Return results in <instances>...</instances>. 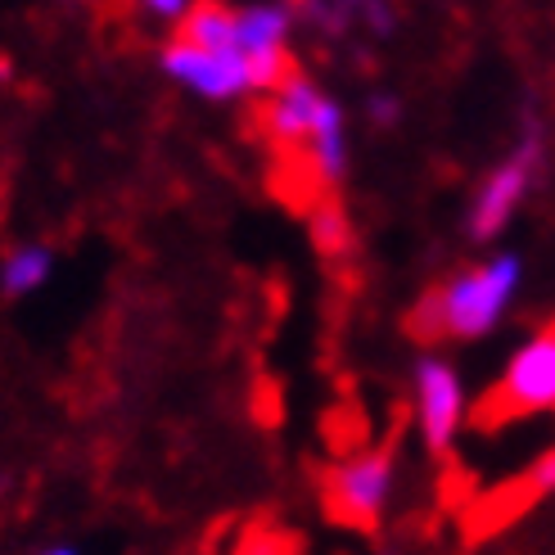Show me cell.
Returning a JSON list of instances; mask_svg holds the SVG:
<instances>
[{
  "instance_id": "8992f818",
  "label": "cell",
  "mask_w": 555,
  "mask_h": 555,
  "mask_svg": "<svg viewBox=\"0 0 555 555\" xmlns=\"http://www.w3.org/2000/svg\"><path fill=\"white\" fill-rule=\"evenodd\" d=\"M538 163H542V135H538V127H529V135L515 145V154L483 177L475 204H469V235L492 240L506 231V221L515 217V208L524 204V194L533 185Z\"/></svg>"
},
{
  "instance_id": "7a4b0ae2",
  "label": "cell",
  "mask_w": 555,
  "mask_h": 555,
  "mask_svg": "<svg viewBox=\"0 0 555 555\" xmlns=\"http://www.w3.org/2000/svg\"><path fill=\"white\" fill-rule=\"evenodd\" d=\"M398 483H402V475H398L393 452H384V448L352 452L330 465L325 511L344 524H357V529H375V524H384L388 511H393Z\"/></svg>"
},
{
  "instance_id": "9c48e42d",
  "label": "cell",
  "mask_w": 555,
  "mask_h": 555,
  "mask_svg": "<svg viewBox=\"0 0 555 555\" xmlns=\"http://www.w3.org/2000/svg\"><path fill=\"white\" fill-rule=\"evenodd\" d=\"M308 158H312V172L325 181V185H339L348 177V118H344V104L330 100L321 104V114L312 122V135H308Z\"/></svg>"
},
{
  "instance_id": "277c9868",
  "label": "cell",
  "mask_w": 555,
  "mask_h": 555,
  "mask_svg": "<svg viewBox=\"0 0 555 555\" xmlns=\"http://www.w3.org/2000/svg\"><path fill=\"white\" fill-rule=\"evenodd\" d=\"M158 68L212 104H235L244 95H258L254 64H248V54H240L235 46L204 50V46H190V41L172 37L158 54Z\"/></svg>"
},
{
  "instance_id": "9a60e30c",
  "label": "cell",
  "mask_w": 555,
  "mask_h": 555,
  "mask_svg": "<svg viewBox=\"0 0 555 555\" xmlns=\"http://www.w3.org/2000/svg\"><path fill=\"white\" fill-rule=\"evenodd\" d=\"M529 492H533V496H555V448H546V452L529 465Z\"/></svg>"
},
{
  "instance_id": "3957f363",
  "label": "cell",
  "mask_w": 555,
  "mask_h": 555,
  "mask_svg": "<svg viewBox=\"0 0 555 555\" xmlns=\"http://www.w3.org/2000/svg\"><path fill=\"white\" fill-rule=\"evenodd\" d=\"M411 415L429 452H452L469 421V388L448 357L425 352L411 371Z\"/></svg>"
},
{
  "instance_id": "ac0fdd59",
  "label": "cell",
  "mask_w": 555,
  "mask_h": 555,
  "mask_svg": "<svg viewBox=\"0 0 555 555\" xmlns=\"http://www.w3.org/2000/svg\"><path fill=\"white\" fill-rule=\"evenodd\" d=\"M379 555H406V551H398V546H384V551H379Z\"/></svg>"
},
{
  "instance_id": "7c38bea8",
  "label": "cell",
  "mask_w": 555,
  "mask_h": 555,
  "mask_svg": "<svg viewBox=\"0 0 555 555\" xmlns=\"http://www.w3.org/2000/svg\"><path fill=\"white\" fill-rule=\"evenodd\" d=\"M308 227H312V244L321 248V254H330V258H335V254H344V248H348V240H352L348 212H344L335 199H330V204H317V208H312V221H308Z\"/></svg>"
},
{
  "instance_id": "e0dca14e",
  "label": "cell",
  "mask_w": 555,
  "mask_h": 555,
  "mask_svg": "<svg viewBox=\"0 0 555 555\" xmlns=\"http://www.w3.org/2000/svg\"><path fill=\"white\" fill-rule=\"evenodd\" d=\"M33 555H81V551L68 546V542H50V546H41V551H33Z\"/></svg>"
},
{
  "instance_id": "4fadbf2b",
  "label": "cell",
  "mask_w": 555,
  "mask_h": 555,
  "mask_svg": "<svg viewBox=\"0 0 555 555\" xmlns=\"http://www.w3.org/2000/svg\"><path fill=\"white\" fill-rule=\"evenodd\" d=\"M352 18L362 23L371 37H393L398 33V5L393 0H352Z\"/></svg>"
},
{
  "instance_id": "5bb4252c",
  "label": "cell",
  "mask_w": 555,
  "mask_h": 555,
  "mask_svg": "<svg viewBox=\"0 0 555 555\" xmlns=\"http://www.w3.org/2000/svg\"><path fill=\"white\" fill-rule=\"evenodd\" d=\"M366 114H371V122L375 127H398L402 122V114H406V108H402V95L398 91H371L366 95Z\"/></svg>"
},
{
  "instance_id": "52a82bcc",
  "label": "cell",
  "mask_w": 555,
  "mask_h": 555,
  "mask_svg": "<svg viewBox=\"0 0 555 555\" xmlns=\"http://www.w3.org/2000/svg\"><path fill=\"white\" fill-rule=\"evenodd\" d=\"M496 406L506 415L555 411V330H538L506 357L496 379Z\"/></svg>"
},
{
  "instance_id": "2e32d148",
  "label": "cell",
  "mask_w": 555,
  "mask_h": 555,
  "mask_svg": "<svg viewBox=\"0 0 555 555\" xmlns=\"http://www.w3.org/2000/svg\"><path fill=\"white\" fill-rule=\"evenodd\" d=\"M135 5H141L150 18H158V23H172V27H177V23H181V18H185L194 5H199V0H135Z\"/></svg>"
},
{
  "instance_id": "5b68a950",
  "label": "cell",
  "mask_w": 555,
  "mask_h": 555,
  "mask_svg": "<svg viewBox=\"0 0 555 555\" xmlns=\"http://www.w3.org/2000/svg\"><path fill=\"white\" fill-rule=\"evenodd\" d=\"M294 23H298L294 0H254V5L235 10V50L248 54V64H254L258 95L275 91L294 73L289 68Z\"/></svg>"
},
{
  "instance_id": "6da1fadb",
  "label": "cell",
  "mask_w": 555,
  "mask_h": 555,
  "mask_svg": "<svg viewBox=\"0 0 555 555\" xmlns=\"http://www.w3.org/2000/svg\"><path fill=\"white\" fill-rule=\"evenodd\" d=\"M519 285H524V258L492 254L479 267L456 271L442 289H434L421 302V312H415V330L442 339H488L506 321Z\"/></svg>"
},
{
  "instance_id": "ba28073f",
  "label": "cell",
  "mask_w": 555,
  "mask_h": 555,
  "mask_svg": "<svg viewBox=\"0 0 555 555\" xmlns=\"http://www.w3.org/2000/svg\"><path fill=\"white\" fill-rule=\"evenodd\" d=\"M321 104H325V91L317 87L312 77H302V73H289L281 87L267 91V108H262V127L275 145H308V135H312V122L321 114Z\"/></svg>"
},
{
  "instance_id": "8fae6325",
  "label": "cell",
  "mask_w": 555,
  "mask_h": 555,
  "mask_svg": "<svg viewBox=\"0 0 555 555\" xmlns=\"http://www.w3.org/2000/svg\"><path fill=\"white\" fill-rule=\"evenodd\" d=\"M177 37L190 46H204V50H227V46H235V10H227L221 0H199V5L177 23Z\"/></svg>"
},
{
  "instance_id": "30bf717a",
  "label": "cell",
  "mask_w": 555,
  "mask_h": 555,
  "mask_svg": "<svg viewBox=\"0 0 555 555\" xmlns=\"http://www.w3.org/2000/svg\"><path fill=\"white\" fill-rule=\"evenodd\" d=\"M54 275V248L50 244H14L0 258V294L5 298H27L37 294Z\"/></svg>"
}]
</instances>
